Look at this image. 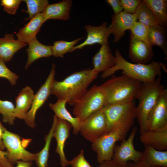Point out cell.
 Here are the masks:
<instances>
[{"instance_id": "6da1fadb", "label": "cell", "mask_w": 167, "mask_h": 167, "mask_svg": "<svg viewBox=\"0 0 167 167\" xmlns=\"http://www.w3.org/2000/svg\"><path fill=\"white\" fill-rule=\"evenodd\" d=\"M98 74L92 69L88 68L73 73L62 80H54L52 94L58 100H65L74 105L87 91L88 87Z\"/></svg>"}, {"instance_id": "7a4b0ae2", "label": "cell", "mask_w": 167, "mask_h": 167, "mask_svg": "<svg viewBox=\"0 0 167 167\" xmlns=\"http://www.w3.org/2000/svg\"><path fill=\"white\" fill-rule=\"evenodd\" d=\"M116 64L112 67L103 72L101 78L104 79L121 70L124 74L141 83L154 82L157 76L161 75L162 69L165 68L163 63L152 61L147 64L131 63L126 60L118 50L115 52Z\"/></svg>"}, {"instance_id": "3957f363", "label": "cell", "mask_w": 167, "mask_h": 167, "mask_svg": "<svg viewBox=\"0 0 167 167\" xmlns=\"http://www.w3.org/2000/svg\"><path fill=\"white\" fill-rule=\"evenodd\" d=\"M141 84L123 74L112 77L100 85L105 95L106 105L133 101Z\"/></svg>"}, {"instance_id": "277c9868", "label": "cell", "mask_w": 167, "mask_h": 167, "mask_svg": "<svg viewBox=\"0 0 167 167\" xmlns=\"http://www.w3.org/2000/svg\"><path fill=\"white\" fill-rule=\"evenodd\" d=\"M161 76H158L154 82L141 83L135 96L139 101L136 106V118L140 126V134L147 130L148 116L165 89L161 83Z\"/></svg>"}, {"instance_id": "5b68a950", "label": "cell", "mask_w": 167, "mask_h": 167, "mask_svg": "<svg viewBox=\"0 0 167 167\" xmlns=\"http://www.w3.org/2000/svg\"><path fill=\"white\" fill-rule=\"evenodd\" d=\"M136 106L133 101L104 106L102 109L106 119L108 132L118 128L129 131L136 118Z\"/></svg>"}, {"instance_id": "8992f818", "label": "cell", "mask_w": 167, "mask_h": 167, "mask_svg": "<svg viewBox=\"0 0 167 167\" xmlns=\"http://www.w3.org/2000/svg\"><path fill=\"white\" fill-rule=\"evenodd\" d=\"M105 105L103 90L100 86L95 85L88 90L74 105L73 113L81 122Z\"/></svg>"}, {"instance_id": "52a82bcc", "label": "cell", "mask_w": 167, "mask_h": 167, "mask_svg": "<svg viewBox=\"0 0 167 167\" xmlns=\"http://www.w3.org/2000/svg\"><path fill=\"white\" fill-rule=\"evenodd\" d=\"M128 131L123 128H116L92 143V149L96 153L97 161L99 164L112 160L116 143L124 140Z\"/></svg>"}, {"instance_id": "ba28073f", "label": "cell", "mask_w": 167, "mask_h": 167, "mask_svg": "<svg viewBox=\"0 0 167 167\" xmlns=\"http://www.w3.org/2000/svg\"><path fill=\"white\" fill-rule=\"evenodd\" d=\"M5 148L7 149V157L13 165L19 161H35L36 155L27 150L23 145L20 137L6 129L2 135Z\"/></svg>"}, {"instance_id": "9c48e42d", "label": "cell", "mask_w": 167, "mask_h": 167, "mask_svg": "<svg viewBox=\"0 0 167 167\" xmlns=\"http://www.w3.org/2000/svg\"><path fill=\"white\" fill-rule=\"evenodd\" d=\"M80 132L92 143L108 132L106 119L102 109L81 122Z\"/></svg>"}, {"instance_id": "30bf717a", "label": "cell", "mask_w": 167, "mask_h": 167, "mask_svg": "<svg viewBox=\"0 0 167 167\" xmlns=\"http://www.w3.org/2000/svg\"><path fill=\"white\" fill-rule=\"evenodd\" d=\"M55 67V64L53 63L50 71L45 82L34 94L31 107L24 120L26 123L31 127L33 128L36 126V113L52 94V87L56 72Z\"/></svg>"}, {"instance_id": "8fae6325", "label": "cell", "mask_w": 167, "mask_h": 167, "mask_svg": "<svg viewBox=\"0 0 167 167\" xmlns=\"http://www.w3.org/2000/svg\"><path fill=\"white\" fill-rule=\"evenodd\" d=\"M137 131V127H134L127 139L122 141L119 145H115L112 160L123 165H127L130 161L136 164L138 163L143 152L137 151L134 147L133 142Z\"/></svg>"}, {"instance_id": "7c38bea8", "label": "cell", "mask_w": 167, "mask_h": 167, "mask_svg": "<svg viewBox=\"0 0 167 167\" xmlns=\"http://www.w3.org/2000/svg\"><path fill=\"white\" fill-rule=\"evenodd\" d=\"M147 130L167 128V89H165L147 118Z\"/></svg>"}, {"instance_id": "4fadbf2b", "label": "cell", "mask_w": 167, "mask_h": 167, "mask_svg": "<svg viewBox=\"0 0 167 167\" xmlns=\"http://www.w3.org/2000/svg\"><path fill=\"white\" fill-rule=\"evenodd\" d=\"M137 20L135 14H129L123 11L117 14H113L108 27L111 34L113 35V42L118 41L124 36L125 32L130 30Z\"/></svg>"}, {"instance_id": "5bb4252c", "label": "cell", "mask_w": 167, "mask_h": 167, "mask_svg": "<svg viewBox=\"0 0 167 167\" xmlns=\"http://www.w3.org/2000/svg\"><path fill=\"white\" fill-rule=\"evenodd\" d=\"M84 28L87 33L86 38L81 44L75 45L71 52L95 44H98L101 45L109 44L108 39L111 33L106 22H103L98 26L86 25Z\"/></svg>"}, {"instance_id": "9a60e30c", "label": "cell", "mask_w": 167, "mask_h": 167, "mask_svg": "<svg viewBox=\"0 0 167 167\" xmlns=\"http://www.w3.org/2000/svg\"><path fill=\"white\" fill-rule=\"evenodd\" d=\"M129 57L135 63L147 64L153 58L152 46L131 34Z\"/></svg>"}, {"instance_id": "2e32d148", "label": "cell", "mask_w": 167, "mask_h": 167, "mask_svg": "<svg viewBox=\"0 0 167 167\" xmlns=\"http://www.w3.org/2000/svg\"><path fill=\"white\" fill-rule=\"evenodd\" d=\"M72 127L71 124L67 121L57 118L53 137L56 139L57 144L55 151L59 156L60 165L63 167L69 165V161L65 156L64 148L65 142L69 136Z\"/></svg>"}, {"instance_id": "e0dca14e", "label": "cell", "mask_w": 167, "mask_h": 167, "mask_svg": "<svg viewBox=\"0 0 167 167\" xmlns=\"http://www.w3.org/2000/svg\"><path fill=\"white\" fill-rule=\"evenodd\" d=\"M145 150L137 164L147 167H167V151L157 150L145 145Z\"/></svg>"}, {"instance_id": "ac0fdd59", "label": "cell", "mask_w": 167, "mask_h": 167, "mask_svg": "<svg viewBox=\"0 0 167 167\" xmlns=\"http://www.w3.org/2000/svg\"><path fill=\"white\" fill-rule=\"evenodd\" d=\"M92 64V70L98 74L115 65V57L112 53L109 44L101 45L99 50L93 57Z\"/></svg>"}, {"instance_id": "d6986e66", "label": "cell", "mask_w": 167, "mask_h": 167, "mask_svg": "<svg viewBox=\"0 0 167 167\" xmlns=\"http://www.w3.org/2000/svg\"><path fill=\"white\" fill-rule=\"evenodd\" d=\"M72 5L71 0H63L56 3L49 4L42 13L45 22L50 19L68 20L70 18Z\"/></svg>"}, {"instance_id": "ffe728a7", "label": "cell", "mask_w": 167, "mask_h": 167, "mask_svg": "<svg viewBox=\"0 0 167 167\" xmlns=\"http://www.w3.org/2000/svg\"><path fill=\"white\" fill-rule=\"evenodd\" d=\"M140 140L144 145L151 146L157 150H167V128L147 130L141 134Z\"/></svg>"}, {"instance_id": "44dd1931", "label": "cell", "mask_w": 167, "mask_h": 167, "mask_svg": "<svg viewBox=\"0 0 167 167\" xmlns=\"http://www.w3.org/2000/svg\"><path fill=\"white\" fill-rule=\"evenodd\" d=\"M32 88L26 86L22 89L15 99V117L25 120L32 104L34 96Z\"/></svg>"}, {"instance_id": "7402d4cb", "label": "cell", "mask_w": 167, "mask_h": 167, "mask_svg": "<svg viewBox=\"0 0 167 167\" xmlns=\"http://www.w3.org/2000/svg\"><path fill=\"white\" fill-rule=\"evenodd\" d=\"M42 13L38 14L32 19L17 34V40L26 44L36 38V36L45 22Z\"/></svg>"}, {"instance_id": "603a6c76", "label": "cell", "mask_w": 167, "mask_h": 167, "mask_svg": "<svg viewBox=\"0 0 167 167\" xmlns=\"http://www.w3.org/2000/svg\"><path fill=\"white\" fill-rule=\"evenodd\" d=\"M27 44L15 40L13 34H6L0 38V58L5 62L10 61L14 54Z\"/></svg>"}, {"instance_id": "cb8c5ba5", "label": "cell", "mask_w": 167, "mask_h": 167, "mask_svg": "<svg viewBox=\"0 0 167 167\" xmlns=\"http://www.w3.org/2000/svg\"><path fill=\"white\" fill-rule=\"evenodd\" d=\"M67 101L64 100H58L54 103H50L49 106L58 118L65 120L71 125L73 133L77 134L80 131L81 122L79 119L74 117L67 109L66 105Z\"/></svg>"}, {"instance_id": "d4e9b609", "label": "cell", "mask_w": 167, "mask_h": 167, "mask_svg": "<svg viewBox=\"0 0 167 167\" xmlns=\"http://www.w3.org/2000/svg\"><path fill=\"white\" fill-rule=\"evenodd\" d=\"M28 44V47L26 50L28 59L25 67V69H27L37 59L52 55L51 45H44L39 42L36 38Z\"/></svg>"}, {"instance_id": "484cf974", "label": "cell", "mask_w": 167, "mask_h": 167, "mask_svg": "<svg viewBox=\"0 0 167 167\" xmlns=\"http://www.w3.org/2000/svg\"><path fill=\"white\" fill-rule=\"evenodd\" d=\"M166 28L159 25L149 27L148 40L150 45H156L163 50L165 59H167V44Z\"/></svg>"}, {"instance_id": "4316f807", "label": "cell", "mask_w": 167, "mask_h": 167, "mask_svg": "<svg viewBox=\"0 0 167 167\" xmlns=\"http://www.w3.org/2000/svg\"><path fill=\"white\" fill-rule=\"evenodd\" d=\"M152 11L159 25L167 26V0H143Z\"/></svg>"}, {"instance_id": "83f0119b", "label": "cell", "mask_w": 167, "mask_h": 167, "mask_svg": "<svg viewBox=\"0 0 167 167\" xmlns=\"http://www.w3.org/2000/svg\"><path fill=\"white\" fill-rule=\"evenodd\" d=\"M57 119V118L54 115L52 127L48 134L45 137L44 146L40 152L36 154L35 161L37 167H48L50 145L53 138V133Z\"/></svg>"}, {"instance_id": "f1b7e54d", "label": "cell", "mask_w": 167, "mask_h": 167, "mask_svg": "<svg viewBox=\"0 0 167 167\" xmlns=\"http://www.w3.org/2000/svg\"><path fill=\"white\" fill-rule=\"evenodd\" d=\"M134 14L139 22L149 27L158 25L152 11L144 0L142 1Z\"/></svg>"}, {"instance_id": "f546056e", "label": "cell", "mask_w": 167, "mask_h": 167, "mask_svg": "<svg viewBox=\"0 0 167 167\" xmlns=\"http://www.w3.org/2000/svg\"><path fill=\"white\" fill-rule=\"evenodd\" d=\"M83 38H79L71 41L59 40L54 41L51 45L52 55L55 57H63L66 54L71 53L72 49Z\"/></svg>"}, {"instance_id": "4dcf8cb0", "label": "cell", "mask_w": 167, "mask_h": 167, "mask_svg": "<svg viewBox=\"0 0 167 167\" xmlns=\"http://www.w3.org/2000/svg\"><path fill=\"white\" fill-rule=\"evenodd\" d=\"M15 106L9 101L0 99V113L2 116V121L10 125H13L15 119Z\"/></svg>"}, {"instance_id": "1f68e13d", "label": "cell", "mask_w": 167, "mask_h": 167, "mask_svg": "<svg viewBox=\"0 0 167 167\" xmlns=\"http://www.w3.org/2000/svg\"><path fill=\"white\" fill-rule=\"evenodd\" d=\"M26 4V12L28 17L26 19H31L36 15L42 13L49 4L47 0H24Z\"/></svg>"}, {"instance_id": "d6a6232c", "label": "cell", "mask_w": 167, "mask_h": 167, "mask_svg": "<svg viewBox=\"0 0 167 167\" xmlns=\"http://www.w3.org/2000/svg\"><path fill=\"white\" fill-rule=\"evenodd\" d=\"M149 28V27L137 21L130 30L131 31V34L137 38L150 45L148 40Z\"/></svg>"}, {"instance_id": "836d02e7", "label": "cell", "mask_w": 167, "mask_h": 167, "mask_svg": "<svg viewBox=\"0 0 167 167\" xmlns=\"http://www.w3.org/2000/svg\"><path fill=\"white\" fill-rule=\"evenodd\" d=\"M0 77L8 80L12 86L15 85L19 77L6 66L5 62L0 58Z\"/></svg>"}, {"instance_id": "e575fe53", "label": "cell", "mask_w": 167, "mask_h": 167, "mask_svg": "<svg viewBox=\"0 0 167 167\" xmlns=\"http://www.w3.org/2000/svg\"><path fill=\"white\" fill-rule=\"evenodd\" d=\"M22 1L21 0H2L0 4L3 6L4 10L8 13L14 15Z\"/></svg>"}, {"instance_id": "d590c367", "label": "cell", "mask_w": 167, "mask_h": 167, "mask_svg": "<svg viewBox=\"0 0 167 167\" xmlns=\"http://www.w3.org/2000/svg\"><path fill=\"white\" fill-rule=\"evenodd\" d=\"M142 0H120L123 11L130 14H134L137 7Z\"/></svg>"}, {"instance_id": "8d00e7d4", "label": "cell", "mask_w": 167, "mask_h": 167, "mask_svg": "<svg viewBox=\"0 0 167 167\" xmlns=\"http://www.w3.org/2000/svg\"><path fill=\"white\" fill-rule=\"evenodd\" d=\"M69 163L71 167H92L85 159L83 150L80 151L78 155L69 161Z\"/></svg>"}, {"instance_id": "74e56055", "label": "cell", "mask_w": 167, "mask_h": 167, "mask_svg": "<svg viewBox=\"0 0 167 167\" xmlns=\"http://www.w3.org/2000/svg\"><path fill=\"white\" fill-rule=\"evenodd\" d=\"M106 2L112 8L114 14H117L123 11L120 0H106Z\"/></svg>"}, {"instance_id": "f35d334b", "label": "cell", "mask_w": 167, "mask_h": 167, "mask_svg": "<svg viewBox=\"0 0 167 167\" xmlns=\"http://www.w3.org/2000/svg\"><path fill=\"white\" fill-rule=\"evenodd\" d=\"M7 152L0 149V164L4 167H15L7 157Z\"/></svg>"}, {"instance_id": "ab89813d", "label": "cell", "mask_w": 167, "mask_h": 167, "mask_svg": "<svg viewBox=\"0 0 167 167\" xmlns=\"http://www.w3.org/2000/svg\"><path fill=\"white\" fill-rule=\"evenodd\" d=\"M99 167H127V165L118 164L111 160L104 161L100 164Z\"/></svg>"}, {"instance_id": "60d3db41", "label": "cell", "mask_w": 167, "mask_h": 167, "mask_svg": "<svg viewBox=\"0 0 167 167\" xmlns=\"http://www.w3.org/2000/svg\"><path fill=\"white\" fill-rule=\"evenodd\" d=\"M6 129L2 124L0 120V149L3 151L5 149V148L3 141L2 135Z\"/></svg>"}, {"instance_id": "b9f144b4", "label": "cell", "mask_w": 167, "mask_h": 167, "mask_svg": "<svg viewBox=\"0 0 167 167\" xmlns=\"http://www.w3.org/2000/svg\"><path fill=\"white\" fill-rule=\"evenodd\" d=\"M15 167H31L32 165V161H19L17 162Z\"/></svg>"}, {"instance_id": "7bdbcfd3", "label": "cell", "mask_w": 167, "mask_h": 167, "mask_svg": "<svg viewBox=\"0 0 167 167\" xmlns=\"http://www.w3.org/2000/svg\"><path fill=\"white\" fill-rule=\"evenodd\" d=\"M127 167H147L142 166L134 163H127Z\"/></svg>"}, {"instance_id": "ee69618b", "label": "cell", "mask_w": 167, "mask_h": 167, "mask_svg": "<svg viewBox=\"0 0 167 167\" xmlns=\"http://www.w3.org/2000/svg\"><path fill=\"white\" fill-rule=\"evenodd\" d=\"M0 167H4L0 164Z\"/></svg>"}]
</instances>
